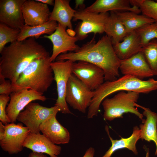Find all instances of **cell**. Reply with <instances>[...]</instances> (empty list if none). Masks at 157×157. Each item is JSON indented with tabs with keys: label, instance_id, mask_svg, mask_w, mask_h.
Instances as JSON below:
<instances>
[{
	"label": "cell",
	"instance_id": "obj_35",
	"mask_svg": "<svg viewBox=\"0 0 157 157\" xmlns=\"http://www.w3.org/2000/svg\"><path fill=\"white\" fill-rule=\"evenodd\" d=\"M28 157H48L43 153L32 152L29 154Z\"/></svg>",
	"mask_w": 157,
	"mask_h": 157
},
{
	"label": "cell",
	"instance_id": "obj_21",
	"mask_svg": "<svg viewBox=\"0 0 157 157\" xmlns=\"http://www.w3.org/2000/svg\"><path fill=\"white\" fill-rule=\"evenodd\" d=\"M136 107L144 110L142 115L146 117L142 122L143 124L140 125V139L148 142H154L156 147L155 155L157 156V113L137 104Z\"/></svg>",
	"mask_w": 157,
	"mask_h": 157
},
{
	"label": "cell",
	"instance_id": "obj_34",
	"mask_svg": "<svg viewBox=\"0 0 157 157\" xmlns=\"http://www.w3.org/2000/svg\"><path fill=\"white\" fill-rule=\"evenodd\" d=\"M84 0H76L75 8H77L78 7L79 8V9H84L85 5L84 3Z\"/></svg>",
	"mask_w": 157,
	"mask_h": 157
},
{
	"label": "cell",
	"instance_id": "obj_18",
	"mask_svg": "<svg viewBox=\"0 0 157 157\" xmlns=\"http://www.w3.org/2000/svg\"><path fill=\"white\" fill-rule=\"evenodd\" d=\"M55 115L42 122L40 126V131L55 144L68 143L70 139L68 130L58 122Z\"/></svg>",
	"mask_w": 157,
	"mask_h": 157
},
{
	"label": "cell",
	"instance_id": "obj_13",
	"mask_svg": "<svg viewBox=\"0 0 157 157\" xmlns=\"http://www.w3.org/2000/svg\"><path fill=\"white\" fill-rule=\"evenodd\" d=\"M43 37L49 39L53 44L52 53L50 56L51 62L54 61L61 53L73 52L78 50L80 47L76 42L78 40L76 36H72L66 31V29L58 23L55 31L51 35H44Z\"/></svg>",
	"mask_w": 157,
	"mask_h": 157
},
{
	"label": "cell",
	"instance_id": "obj_14",
	"mask_svg": "<svg viewBox=\"0 0 157 157\" xmlns=\"http://www.w3.org/2000/svg\"><path fill=\"white\" fill-rule=\"evenodd\" d=\"M26 0H0V23L13 28L20 29L25 24L22 7Z\"/></svg>",
	"mask_w": 157,
	"mask_h": 157
},
{
	"label": "cell",
	"instance_id": "obj_19",
	"mask_svg": "<svg viewBox=\"0 0 157 157\" xmlns=\"http://www.w3.org/2000/svg\"><path fill=\"white\" fill-rule=\"evenodd\" d=\"M130 5V0H97L84 10L97 13H106L109 11H129L138 14L141 12L138 7L131 6Z\"/></svg>",
	"mask_w": 157,
	"mask_h": 157
},
{
	"label": "cell",
	"instance_id": "obj_22",
	"mask_svg": "<svg viewBox=\"0 0 157 157\" xmlns=\"http://www.w3.org/2000/svg\"><path fill=\"white\" fill-rule=\"evenodd\" d=\"M70 0H55L53 10L51 12L49 20L58 22L65 29L68 27L73 30L71 20L76 10L72 8L69 4Z\"/></svg>",
	"mask_w": 157,
	"mask_h": 157
},
{
	"label": "cell",
	"instance_id": "obj_26",
	"mask_svg": "<svg viewBox=\"0 0 157 157\" xmlns=\"http://www.w3.org/2000/svg\"><path fill=\"white\" fill-rule=\"evenodd\" d=\"M104 32L110 38L113 45L122 41L128 34L125 27L115 11L110 12L104 26Z\"/></svg>",
	"mask_w": 157,
	"mask_h": 157
},
{
	"label": "cell",
	"instance_id": "obj_32",
	"mask_svg": "<svg viewBox=\"0 0 157 157\" xmlns=\"http://www.w3.org/2000/svg\"><path fill=\"white\" fill-rule=\"evenodd\" d=\"M13 86L11 82L7 80L2 75L0 74V94L9 95L13 92Z\"/></svg>",
	"mask_w": 157,
	"mask_h": 157
},
{
	"label": "cell",
	"instance_id": "obj_37",
	"mask_svg": "<svg viewBox=\"0 0 157 157\" xmlns=\"http://www.w3.org/2000/svg\"><path fill=\"white\" fill-rule=\"evenodd\" d=\"M146 153L145 157H149V149H146Z\"/></svg>",
	"mask_w": 157,
	"mask_h": 157
},
{
	"label": "cell",
	"instance_id": "obj_3",
	"mask_svg": "<svg viewBox=\"0 0 157 157\" xmlns=\"http://www.w3.org/2000/svg\"><path fill=\"white\" fill-rule=\"evenodd\" d=\"M156 90L157 80L152 78L145 81L126 75L115 81H106L94 91V96L88 108L87 118L92 119L97 116L103 100L115 92L129 91L147 94Z\"/></svg>",
	"mask_w": 157,
	"mask_h": 157
},
{
	"label": "cell",
	"instance_id": "obj_5",
	"mask_svg": "<svg viewBox=\"0 0 157 157\" xmlns=\"http://www.w3.org/2000/svg\"><path fill=\"white\" fill-rule=\"evenodd\" d=\"M140 93L134 91H121L113 97L106 98L102 101L104 119L109 121L118 118H123L125 113H133L143 121V115L136 106Z\"/></svg>",
	"mask_w": 157,
	"mask_h": 157
},
{
	"label": "cell",
	"instance_id": "obj_16",
	"mask_svg": "<svg viewBox=\"0 0 157 157\" xmlns=\"http://www.w3.org/2000/svg\"><path fill=\"white\" fill-rule=\"evenodd\" d=\"M22 11L25 25L32 26L47 22L51 13L47 5L32 0H26Z\"/></svg>",
	"mask_w": 157,
	"mask_h": 157
},
{
	"label": "cell",
	"instance_id": "obj_10",
	"mask_svg": "<svg viewBox=\"0 0 157 157\" xmlns=\"http://www.w3.org/2000/svg\"><path fill=\"white\" fill-rule=\"evenodd\" d=\"M73 62L69 60H56L51 62L57 88L58 97L55 106L58 107L63 114L71 113L65 99L67 84L69 78L72 73Z\"/></svg>",
	"mask_w": 157,
	"mask_h": 157
},
{
	"label": "cell",
	"instance_id": "obj_6",
	"mask_svg": "<svg viewBox=\"0 0 157 157\" xmlns=\"http://www.w3.org/2000/svg\"><path fill=\"white\" fill-rule=\"evenodd\" d=\"M108 13H97L87 11L84 9L76 10L73 21L81 20L75 29L76 36L78 40L85 39L90 33L95 34L104 32L105 24L109 18Z\"/></svg>",
	"mask_w": 157,
	"mask_h": 157
},
{
	"label": "cell",
	"instance_id": "obj_2",
	"mask_svg": "<svg viewBox=\"0 0 157 157\" xmlns=\"http://www.w3.org/2000/svg\"><path fill=\"white\" fill-rule=\"evenodd\" d=\"M0 53V74L12 85L33 60L50 56L45 47L33 38L11 43Z\"/></svg>",
	"mask_w": 157,
	"mask_h": 157
},
{
	"label": "cell",
	"instance_id": "obj_7",
	"mask_svg": "<svg viewBox=\"0 0 157 157\" xmlns=\"http://www.w3.org/2000/svg\"><path fill=\"white\" fill-rule=\"evenodd\" d=\"M30 133L27 127L21 123L4 125L0 122V146L9 154H16L23 149V144Z\"/></svg>",
	"mask_w": 157,
	"mask_h": 157
},
{
	"label": "cell",
	"instance_id": "obj_25",
	"mask_svg": "<svg viewBox=\"0 0 157 157\" xmlns=\"http://www.w3.org/2000/svg\"><path fill=\"white\" fill-rule=\"evenodd\" d=\"M58 23L56 21L49 20L47 22L36 26H29L24 25L22 27L17 39L20 41L30 38H38L41 35L52 34L56 30Z\"/></svg>",
	"mask_w": 157,
	"mask_h": 157
},
{
	"label": "cell",
	"instance_id": "obj_24",
	"mask_svg": "<svg viewBox=\"0 0 157 157\" xmlns=\"http://www.w3.org/2000/svg\"><path fill=\"white\" fill-rule=\"evenodd\" d=\"M117 16L125 27L128 33L143 26L156 22L142 14L129 11H115Z\"/></svg>",
	"mask_w": 157,
	"mask_h": 157
},
{
	"label": "cell",
	"instance_id": "obj_15",
	"mask_svg": "<svg viewBox=\"0 0 157 157\" xmlns=\"http://www.w3.org/2000/svg\"><path fill=\"white\" fill-rule=\"evenodd\" d=\"M119 70L124 75H130L142 80L154 76L142 51L120 60Z\"/></svg>",
	"mask_w": 157,
	"mask_h": 157
},
{
	"label": "cell",
	"instance_id": "obj_29",
	"mask_svg": "<svg viewBox=\"0 0 157 157\" xmlns=\"http://www.w3.org/2000/svg\"><path fill=\"white\" fill-rule=\"evenodd\" d=\"M20 29H15L0 22V52L9 42L17 40Z\"/></svg>",
	"mask_w": 157,
	"mask_h": 157
},
{
	"label": "cell",
	"instance_id": "obj_31",
	"mask_svg": "<svg viewBox=\"0 0 157 157\" xmlns=\"http://www.w3.org/2000/svg\"><path fill=\"white\" fill-rule=\"evenodd\" d=\"M10 100V97L5 94H0V120L3 124L10 123L6 113V107Z\"/></svg>",
	"mask_w": 157,
	"mask_h": 157
},
{
	"label": "cell",
	"instance_id": "obj_9",
	"mask_svg": "<svg viewBox=\"0 0 157 157\" xmlns=\"http://www.w3.org/2000/svg\"><path fill=\"white\" fill-rule=\"evenodd\" d=\"M91 90L72 73L67 84L65 99L74 109L85 113L94 95Z\"/></svg>",
	"mask_w": 157,
	"mask_h": 157
},
{
	"label": "cell",
	"instance_id": "obj_23",
	"mask_svg": "<svg viewBox=\"0 0 157 157\" xmlns=\"http://www.w3.org/2000/svg\"><path fill=\"white\" fill-rule=\"evenodd\" d=\"M105 130L112 143L111 146L102 157H111L114 153L117 150L126 148L132 151L133 153L138 154L136 144L140 139V131L138 126L134 127L131 135L127 138L121 137L119 140H113L110 136L108 127L106 126Z\"/></svg>",
	"mask_w": 157,
	"mask_h": 157
},
{
	"label": "cell",
	"instance_id": "obj_11",
	"mask_svg": "<svg viewBox=\"0 0 157 157\" xmlns=\"http://www.w3.org/2000/svg\"><path fill=\"white\" fill-rule=\"evenodd\" d=\"M6 108V114L11 123L15 122L17 117L29 103L35 100H47L43 94L31 89H24L12 92Z\"/></svg>",
	"mask_w": 157,
	"mask_h": 157
},
{
	"label": "cell",
	"instance_id": "obj_33",
	"mask_svg": "<svg viewBox=\"0 0 157 157\" xmlns=\"http://www.w3.org/2000/svg\"><path fill=\"white\" fill-rule=\"evenodd\" d=\"M95 152L94 149L90 147L86 150L83 157H94Z\"/></svg>",
	"mask_w": 157,
	"mask_h": 157
},
{
	"label": "cell",
	"instance_id": "obj_1",
	"mask_svg": "<svg viewBox=\"0 0 157 157\" xmlns=\"http://www.w3.org/2000/svg\"><path fill=\"white\" fill-rule=\"evenodd\" d=\"M56 59L73 62L84 61L94 64L103 70L106 81L115 80L119 76L120 60L115 53L110 38L107 35L97 42L94 37L77 51L60 54Z\"/></svg>",
	"mask_w": 157,
	"mask_h": 157
},
{
	"label": "cell",
	"instance_id": "obj_12",
	"mask_svg": "<svg viewBox=\"0 0 157 157\" xmlns=\"http://www.w3.org/2000/svg\"><path fill=\"white\" fill-rule=\"evenodd\" d=\"M72 72L93 91H95L105 80L103 70L98 66L85 61L73 62Z\"/></svg>",
	"mask_w": 157,
	"mask_h": 157
},
{
	"label": "cell",
	"instance_id": "obj_27",
	"mask_svg": "<svg viewBox=\"0 0 157 157\" xmlns=\"http://www.w3.org/2000/svg\"><path fill=\"white\" fill-rule=\"evenodd\" d=\"M142 51L154 75H157V39L152 40L144 46Z\"/></svg>",
	"mask_w": 157,
	"mask_h": 157
},
{
	"label": "cell",
	"instance_id": "obj_28",
	"mask_svg": "<svg viewBox=\"0 0 157 157\" xmlns=\"http://www.w3.org/2000/svg\"><path fill=\"white\" fill-rule=\"evenodd\" d=\"M131 5L139 7L142 14L157 22V2L151 0H130Z\"/></svg>",
	"mask_w": 157,
	"mask_h": 157
},
{
	"label": "cell",
	"instance_id": "obj_17",
	"mask_svg": "<svg viewBox=\"0 0 157 157\" xmlns=\"http://www.w3.org/2000/svg\"><path fill=\"white\" fill-rule=\"evenodd\" d=\"M23 147L31 150L32 152L46 154L50 157H58L62 148L51 141L40 133H30L25 140Z\"/></svg>",
	"mask_w": 157,
	"mask_h": 157
},
{
	"label": "cell",
	"instance_id": "obj_4",
	"mask_svg": "<svg viewBox=\"0 0 157 157\" xmlns=\"http://www.w3.org/2000/svg\"><path fill=\"white\" fill-rule=\"evenodd\" d=\"M50 56L36 59L30 63L12 84L13 92L24 89L43 94L47 92L54 80Z\"/></svg>",
	"mask_w": 157,
	"mask_h": 157
},
{
	"label": "cell",
	"instance_id": "obj_20",
	"mask_svg": "<svg viewBox=\"0 0 157 157\" xmlns=\"http://www.w3.org/2000/svg\"><path fill=\"white\" fill-rule=\"evenodd\" d=\"M115 51L120 60L128 59L142 51L140 38L135 31L128 33L121 42L113 45Z\"/></svg>",
	"mask_w": 157,
	"mask_h": 157
},
{
	"label": "cell",
	"instance_id": "obj_8",
	"mask_svg": "<svg viewBox=\"0 0 157 157\" xmlns=\"http://www.w3.org/2000/svg\"><path fill=\"white\" fill-rule=\"evenodd\" d=\"M60 110L55 106L48 108L40 105L39 103L31 102L25 109L18 115L17 120L24 124L30 133H40V126L45 120L56 115Z\"/></svg>",
	"mask_w": 157,
	"mask_h": 157
},
{
	"label": "cell",
	"instance_id": "obj_36",
	"mask_svg": "<svg viewBox=\"0 0 157 157\" xmlns=\"http://www.w3.org/2000/svg\"><path fill=\"white\" fill-rule=\"evenodd\" d=\"M35 1L42 3L51 6H54V1L53 0H35Z\"/></svg>",
	"mask_w": 157,
	"mask_h": 157
},
{
	"label": "cell",
	"instance_id": "obj_30",
	"mask_svg": "<svg viewBox=\"0 0 157 157\" xmlns=\"http://www.w3.org/2000/svg\"><path fill=\"white\" fill-rule=\"evenodd\" d=\"M135 31L143 47L152 40L157 39V22L147 24Z\"/></svg>",
	"mask_w": 157,
	"mask_h": 157
}]
</instances>
